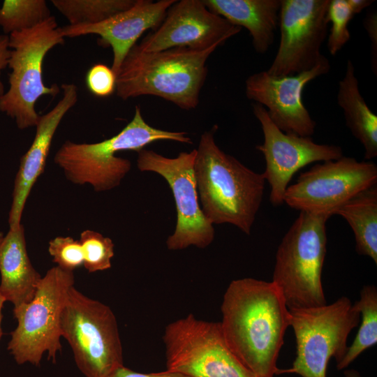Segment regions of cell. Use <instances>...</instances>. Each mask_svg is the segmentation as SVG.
Segmentation results:
<instances>
[{
  "instance_id": "obj_12",
  "label": "cell",
  "mask_w": 377,
  "mask_h": 377,
  "mask_svg": "<svg viewBox=\"0 0 377 377\" xmlns=\"http://www.w3.org/2000/svg\"><path fill=\"white\" fill-rule=\"evenodd\" d=\"M195 154L193 149L171 158L152 150L142 149L138 151V168L163 177L174 197L177 223L173 234L166 240L169 250H182L191 246L205 249L214 239L213 225L205 217L198 200L194 175Z\"/></svg>"
},
{
  "instance_id": "obj_11",
  "label": "cell",
  "mask_w": 377,
  "mask_h": 377,
  "mask_svg": "<svg viewBox=\"0 0 377 377\" xmlns=\"http://www.w3.org/2000/svg\"><path fill=\"white\" fill-rule=\"evenodd\" d=\"M376 183L377 166L373 161L343 156L301 173L288 186L283 203L300 212L331 216L346 201Z\"/></svg>"
},
{
  "instance_id": "obj_33",
  "label": "cell",
  "mask_w": 377,
  "mask_h": 377,
  "mask_svg": "<svg viewBox=\"0 0 377 377\" xmlns=\"http://www.w3.org/2000/svg\"><path fill=\"white\" fill-rule=\"evenodd\" d=\"M347 2L354 15L360 13L364 9L369 7L373 0H347Z\"/></svg>"
},
{
  "instance_id": "obj_2",
  "label": "cell",
  "mask_w": 377,
  "mask_h": 377,
  "mask_svg": "<svg viewBox=\"0 0 377 377\" xmlns=\"http://www.w3.org/2000/svg\"><path fill=\"white\" fill-rule=\"evenodd\" d=\"M214 125L200 139L194 161L199 202L212 225L229 223L250 235L263 201L265 179L216 144Z\"/></svg>"
},
{
  "instance_id": "obj_26",
  "label": "cell",
  "mask_w": 377,
  "mask_h": 377,
  "mask_svg": "<svg viewBox=\"0 0 377 377\" xmlns=\"http://www.w3.org/2000/svg\"><path fill=\"white\" fill-rule=\"evenodd\" d=\"M83 252V266L89 272L104 271L112 267L114 244L110 237L98 232L85 230L79 239Z\"/></svg>"
},
{
  "instance_id": "obj_32",
  "label": "cell",
  "mask_w": 377,
  "mask_h": 377,
  "mask_svg": "<svg viewBox=\"0 0 377 377\" xmlns=\"http://www.w3.org/2000/svg\"><path fill=\"white\" fill-rule=\"evenodd\" d=\"M10 54L9 36L6 34L0 35V76L1 71L8 66ZM3 94V84L0 79V96Z\"/></svg>"
},
{
  "instance_id": "obj_18",
  "label": "cell",
  "mask_w": 377,
  "mask_h": 377,
  "mask_svg": "<svg viewBox=\"0 0 377 377\" xmlns=\"http://www.w3.org/2000/svg\"><path fill=\"white\" fill-rule=\"evenodd\" d=\"M62 98L45 114L40 116L35 126L34 140L20 159L13 186V200L8 214L10 228L21 224V218L27 200L33 186L43 172L46 160L55 132L66 114L76 104L77 87L74 84H63Z\"/></svg>"
},
{
  "instance_id": "obj_5",
  "label": "cell",
  "mask_w": 377,
  "mask_h": 377,
  "mask_svg": "<svg viewBox=\"0 0 377 377\" xmlns=\"http://www.w3.org/2000/svg\"><path fill=\"white\" fill-rule=\"evenodd\" d=\"M330 217L300 212L279 245L272 282L289 309L327 304L321 274Z\"/></svg>"
},
{
  "instance_id": "obj_10",
  "label": "cell",
  "mask_w": 377,
  "mask_h": 377,
  "mask_svg": "<svg viewBox=\"0 0 377 377\" xmlns=\"http://www.w3.org/2000/svg\"><path fill=\"white\" fill-rule=\"evenodd\" d=\"M163 341L169 371L187 377H256L229 348L220 322L190 313L169 323Z\"/></svg>"
},
{
  "instance_id": "obj_15",
  "label": "cell",
  "mask_w": 377,
  "mask_h": 377,
  "mask_svg": "<svg viewBox=\"0 0 377 377\" xmlns=\"http://www.w3.org/2000/svg\"><path fill=\"white\" fill-rule=\"evenodd\" d=\"M330 68V61L325 57L310 71L292 75L274 76L262 71L246 78L245 94L248 99L265 108L281 131L311 137L316 122L303 103V90L308 83L328 73Z\"/></svg>"
},
{
  "instance_id": "obj_30",
  "label": "cell",
  "mask_w": 377,
  "mask_h": 377,
  "mask_svg": "<svg viewBox=\"0 0 377 377\" xmlns=\"http://www.w3.org/2000/svg\"><path fill=\"white\" fill-rule=\"evenodd\" d=\"M363 27L370 40V63L374 75H377V13L368 12L363 19Z\"/></svg>"
},
{
  "instance_id": "obj_29",
  "label": "cell",
  "mask_w": 377,
  "mask_h": 377,
  "mask_svg": "<svg viewBox=\"0 0 377 377\" xmlns=\"http://www.w3.org/2000/svg\"><path fill=\"white\" fill-rule=\"evenodd\" d=\"M86 84L94 95L107 97L115 91L116 74L108 66L96 64L87 71Z\"/></svg>"
},
{
  "instance_id": "obj_31",
  "label": "cell",
  "mask_w": 377,
  "mask_h": 377,
  "mask_svg": "<svg viewBox=\"0 0 377 377\" xmlns=\"http://www.w3.org/2000/svg\"><path fill=\"white\" fill-rule=\"evenodd\" d=\"M108 377H187L177 372L165 369L163 371L152 373L137 372L124 367V365L117 369Z\"/></svg>"
},
{
  "instance_id": "obj_4",
  "label": "cell",
  "mask_w": 377,
  "mask_h": 377,
  "mask_svg": "<svg viewBox=\"0 0 377 377\" xmlns=\"http://www.w3.org/2000/svg\"><path fill=\"white\" fill-rule=\"evenodd\" d=\"M188 133L158 129L149 125L136 105L131 121L117 135L96 143L64 142L54 156V163L75 184H89L96 191L118 186L131 168L128 159L116 156L126 150L138 151L152 142L172 140L192 144Z\"/></svg>"
},
{
  "instance_id": "obj_16",
  "label": "cell",
  "mask_w": 377,
  "mask_h": 377,
  "mask_svg": "<svg viewBox=\"0 0 377 377\" xmlns=\"http://www.w3.org/2000/svg\"><path fill=\"white\" fill-rule=\"evenodd\" d=\"M241 29L210 11L202 0L176 1L155 31L135 45L145 52L175 47L204 50L222 45Z\"/></svg>"
},
{
  "instance_id": "obj_22",
  "label": "cell",
  "mask_w": 377,
  "mask_h": 377,
  "mask_svg": "<svg viewBox=\"0 0 377 377\" xmlns=\"http://www.w3.org/2000/svg\"><path fill=\"white\" fill-rule=\"evenodd\" d=\"M350 225L355 239V249L360 255L377 263V186L363 190L334 212Z\"/></svg>"
},
{
  "instance_id": "obj_1",
  "label": "cell",
  "mask_w": 377,
  "mask_h": 377,
  "mask_svg": "<svg viewBox=\"0 0 377 377\" xmlns=\"http://www.w3.org/2000/svg\"><path fill=\"white\" fill-rule=\"evenodd\" d=\"M220 322L235 355L256 377L277 374V359L290 313L272 281L253 278L232 281L223 297Z\"/></svg>"
},
{
  "instance_id": "obj_8",
  "label": "cell",
  "mask_w": 377,
  "mask_h": 377,
  "mask_svg": "<svg viewBox=\"0 0 377 377\" xmlns=\"http://www.w3.org/2000/svg\"><path fill=\"white\" fill-rule=\"evenodd\" d=\"M74 283L73 272L53 267L41 277L33 299L13 307L17 325L8 349L18 364L38 366L45 354L55 362L61 350V314Z\"/></svg>"
},
{
  "instance_id": "obj_19",
  "label": "cell",
  "mask_w": 377,
  "mask_h": 377,
  "mask_svg": "<svg viewBox=\"0 0 377 377\" xmlns=\"http://www.w3.org/2000/svg\"><path fill=\"white\" fill-rule=\"evenodd\" d=\"M0 295L18 306L30 302L41 279L29 258L24 228H10L0 243Z\"/></svg>"
},
{
  "instance_id": "obj_27",
  "label": "cell",
  "mask_w": 377,
  "mask_h": 377,
  "mask_svg": "<svg viewBox=\"0 0 377 377\" xmlns=\"http://www.w3.org/2000/svg\"><path fill=\"white\" fill-rule=\"evenodd\" d=\"M354 17L347 0H330L326 18L331 23L327 46L331 55L337 54L348 42V24Z\"/></svg>"
},
{
  "instance_id": "obj_23",
  "label": "cell",
  "mask_w": 377,
  "mask_h": 377,
  "mask_svg": "<svg viewBox=\"0 0 377 377\" xmlns=\"http://www.w3.org/2000/svg\"><path fill=\"white\" fill-rule=\"evenodd\" d=\"M362 315V323L357 334L348 346L343 359L337 364L341 370L348 367L362 353L377 342V289L374 285L364 286L360 298L355 303Z\"/></svg>"
},
{
  "instance_id": "obj_13",
  "label": "cell",
  "mask_w": 377,
  "mask_h": 377,
  "mask_svg": "<svg viewBox=\"0 0 377 377\" xmlns=\"http://www.w3.org/2000/svg\"><path fill=\"white\" fill-rule=\"evenodd\" d=\"M330 0H281L280 41L267 72L286 76L310 71L326 57L321 53L327 37Z\"/></svg>"
},
{
  "instance_id": "obj_3",
  "label": "cell",
  "mask_w": 377,
  "mask_h": 377,
  "mask_svg": "<svg viewBox=\"0 0 377 377\" xmlns=\"http://www.w3.org/2000/svg\"><path fill=\"white\" fill-rule=\"evenodd\" d=\"M135 45L116 74L117 96L127 100L151 95L183 110L195 109L207 75V61L219 47L204 50L175 47L145 52Z\"/></svg>"
},
{
  "instance_id": "obj_35",
  "label": "cell",
  "mask_w": 377,
  "mask_h": 377,
  "mask_svg": "<svg viewBox=\"0 0 377 377\" xmlns=\"http://www.w3.org/2000/svg\"><path fill=\"white\" fill-rule=\"evenodd\" d=\"M4 237V235L3 232H0V243L2 241L3 238Z\"/></svg>"
},
{
  "instance_id": "obj_28",
  "label": "cell",
  "mask_w": 377,
  "mask_h": 377,
  "mask_svg": "<svg viewBox=\"0 0 377 377\" xmlns=\"http://www.w3.org/2000/svg\"><path fill=\"white\" fill-rule=\"evenodd\" d=\"M48 252L52 261L61 269L73 272L83 265L84 256L81 244L71 237H56L49 242Z\"/></svg>"
},
{
  "instance_id": "obj_7",
  "label": "cell",
  "mask_w": 377,
  "mask_h": 377,
  "mask_svg": "<svg viewBox=\"0 0 377 377\" xmlns=\"http://www.w3.org/2000/svg\"><path fill=\"white\" fill-rule=\"evenodd\" d=\"M61 331L85 377H108L124 365L121 341L112 310L75 286L68 293Z\"/></svg>"
},
{
  "instance_id": "obj_34",
  "label": "cell",
  "mask_w": 377,
  "mask_h": 377,
  "mask_svg": "<svg viewBox=\"0 0 377 377\" xmlns=\"http://www.w3.org/2000/svg\"><path fill=\"white\" fill-rule=\"evenodd\" d=\"M6 300L4 298L0 295V339L2 336V329H1V320H2V309L3 307V304L5 303Z\"/></svg>"
},
{
  "instance_id": "obj_17",
  "label": "cell",
  "mask_w": 377,
  "mask_h": 377,
  "mask_svg": "<svg viewBox=\"0 0 377 377\" xmlns=\"http://www.w3.org/2000/svg\"><path fill=\"white\" fill-rule=\"evenodd\" d=\"M176 0H135L128 9L95 24L67 25L63 36L75 38L95 34L101 43L110 45L113 53L112 70L117 74L124 58L144 31L156 29Z\"/></svg>"
},
{
  "instance_id": "obj_14",
  "label": "cell",
  "mask_w": 377,
  "mask_h": 377,
  "mask_svg": "<svg viewBox=\"0 0 377 377\" xmlns=\"http://www.w3.org/2000/svg\"><path fill=\"white\" fill-rule=\"evenodd\" d=\"M252 110L264 136L263 143L256 148L265 157L266 165L263 174L271 187L269 200L273 206L283 204L288 184L299 170L314 162L337 160L343 156L339 146L318 144L311 137L281 131L263 105L253 103Z\"/></svg>"
},
{
  "instance_id": "obj_24",
  "label": "cell",
  "mask_w": 377,
  "mask_h": 377,
  "mask_svg": "<svg viewBox=\"0 0 377 377\" xmlns=\"http://www.w3.org/2000/svg\"><path fill=\"white\" fill-rule=\"evenodd\" d=\"M135 0H52V5L69 22L68 25L100 23L131 8Z\"/></svg>"
},
{
  "instance_id": "obj_20",
  "label": "cell",
  "mask_w": 377,
  "mask_h": 377,
  "mask_svg": "<svg viewBox=\"0 0 377 377\" xmlns=\"http://www.w3.org/2000/svg\"><path fill=\"white\" fill-rule=\"evenodd\" d=\"M212 13L248 30L255 51L263 54L274 43L281 0H202Z\"/></svg>"
},
{
  "instance_id": "obj_6",
  "label": "cell",
  "mask_w": 377,
  "mask_h": 377,
  "mask_svg": "<svg viewBox=\"0 0 377 377\" xmlns=\"http://www.w3.org/2000/svg\"><path fill=\"white\" fill-rule=\"evenodd\" d=\"M8 36L10 87L0 96V111L15 119L18 128L23 130L38 122L40 115L35 109L38 98L44 95L54 97L60 92L56 84L45 85L43 64L52 48L64 43V37L53 15L31 29Z\"/></svg>"
},
{
  "instance_id": "obj_9",
  "label": "cell",
  "mask_w": 377,
  "mask_h": 377,
  "mask_svg": "<svg viewBox=\"0 0 377 377\" xmlns=\"http://www.w3.org/2000/svg\"><path fill=\"white\" fill-rule=\"evenodd\" d=\"M289 311L296 357L291 368L279 369L277 374L326 377L330 359L334 357L337 364L346 353L348 335L360 323L358 309L343 296L330 304Z\"/></svg>"
},
{
  "instance_id": "obj_21",
  "label": "cell",
  "mask_w": 377,
  "mask_h": 377,
  "mask_svg": "<svg viewBox=\"0 0 377 377\" xmlns=\"http://www.w3.org/2000/svg\"><path fill=\"white\" fill-rule=\"evenodd\" d=\"M337 103L343 110L346 126L364 149L365 161L377 156V116L362 96L353 61L348 59L339 82Z\"/></svg>"
},
{
  "instance_id": "obj_25",
  "label": "cell",
  "mask_w": 377,
  "mask_h": 377,
  "mask_svg": "<svg viewBox=\"0 0 377 377\" xmlns=\"http://www.w3.org/2000/svg\"><path fill=\"white\" fill-rule=\"evenodd\" d=\"M51 16L45 0H5L0 8L4 34L31 29Z\"/></svg>"
}]
</instances>
